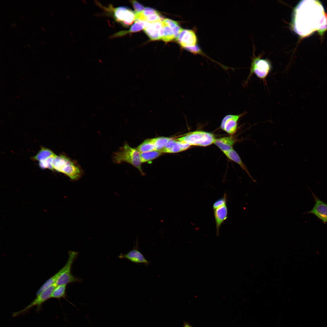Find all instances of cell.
<instances>
[{
  "label": "cell",
  "instance_id": "obj_1",
  "mask_svg": "<svg viewBox=\"0 0 327 327\" xmlns=\"http://www.w3.org/2000/svg\"><path fill=\"white\" fill-rule=\"evenodd\" d=\"M291 27L299 36H307L318 31L327 30V15L321 4L316 0H302L294 8Z\"/></svg>",
  "mask_w": 327,
  "mask_h": 327
},
{
  "label": "cell",
  "instance_id": "obj_2",
  "mask_svg": "<svg viewBox=\"0 0 327 327\" xmlns=\"http://www.w3.org/2000/svg\"><path fill=\"white\" fill-rule=\"evenodd\" d=\"M95 2L96 4L103 9L105 15L111 17L116 22L124 27L129 26L135 20V13L128 8L124 6L115 7L111 4L105 7L99 2Z\"/></svg>",
  "mask_w": 327,
  "mask_h": 327
},
{
  "label": "cell",
  "instance_id": "obj_3",
  "mask_svg": "<svg viewBox=\"0 0 327 327\" xmlns=\"http://www.w3.org/2000/svg\"><path fill=\"white\" fill-rule=\"evenodd\" d=\"M53 167V171L62 173L73 180H78L82 175V171L79 167L70 158L63 154L55 155Z\"/></svg>",
  "mask_w": 327,
  "mask_h": 327
},
{
  "label": "cell",
  "instance_id": "obj_4",
  "mask_svg": "<svg viewBox=\"0 0 327 327\" xmlns=\"http://www.w3.org/2000/svg\"><path fill=\"white\" fill-rule=\"evenodd\" d=\"M113 160L116 164L127 163L137 168L142 174H144L142 169L140 152L127 143H125L118 151L114 153Z\"/></svg>",
  "mask_w": 327,
  "mask_h": 327
},
{
  "label": "cell",
  "instance_id": "obj_5",
  "mask_svg": "<svg viewBox=\"0 0 327 327\" xmlns=\"http://www.w3.org/2000/svg\"><path fill=\"white\" fill-rule=\"evenodd\" d=\"M177 139L186 143L190 146L205 147L214 144L216 138L214 135L210 133L196 130L189 132Z\"/></svg>",
  "mask_w": 327,
  "mask_h": 327
},
{
  "label": "cell",
  "instance_id": "obj_6",
  "mask_svg": "<svg viewBox=\"0 0 327 327\" xmlns=\"http://www.w3.org/2000/svg\"><path fill=\"white\" fill-rule=\"evenodd\" d=\"M68 258L65 265L60 269V274L55 283L56 286L66 285L73 283L80 282L82 280L74 276L71 273L72 265L78 257V253L69 250L68 253Z\"/></svg>",
  "mask_w": 327,
  "mask_h": 327
},
{
  "label": "cell",
  "instance_id": "obj_7",
  "mask_svg": "<svg viewBox=\"0 0 327 327\" xmlns=\"http://www.w3.org/2000/svg\"><path fill=\"white\" fill-rule=\"evenodd\" d=\"M261 57V55L257 57L253 56L252 59L249 74L246 83H247L253 74L260 79L266 80L271 70L272 65L269 61L262 58Z\"/></svg>",
  "mask_w": 327,
  "mask_h": 327
},
{
  "label": "cell",
  "instance_id": "obj_8",
  "mask_svg": "<svg viewBox=\"0 0 327 327\" xmlns=\"http://www.w3.org/2000/svg\"><path fill=\"white\" fill-rule=\"evenodd\" d=\"M56 286L54 284L43 290L36 295V297L29 305L21 310L13 312L12 316L15 317L24 314L35 307H36V311L39 312L43 304L51 298L52 292Z\"/></svg>",
  "mask_w": 327,
  "mask_h": 327
},
{
  "label": "cell",
  "instance_id": "obj_9",
  "mask_svg": "<svg viewBox=\"0 0 327 327\" xmlns=\"http://www.w3.org/2000/svg\"><path fill=\"white\" fill-rule=\"evenodd\" d=\"M315 201V204L310 210L304 214H312L325 224L327 223V204L320 200L311 190Z\"/></svg>",
  "mask_w": 327,
  "mask_h": 327
},
{
  "label": "cell",
  "instance_id": "obj_10",
  "mask_svg": "<svg viewBox=\"0 0 327 327\" xmlns=\"http://www.w3.org/2000/svg\"><path fill=\"white\" fill-rule=\"evenodd\" d=\"M176 40L184 48L197 44V37L194 29H183Z\"/></svg>",
  "mask_w": 327,
  "mask_h": 327
},
{
  "label": "cell",
  "instance_id": "obj_11",
  "mask_svg": "<svg viewBox=\"0 0 327 327\" xmlns=\"http://www.w3.org/2000/svg\"><path fill=\"white\" fill-rule=\"evenodd\" d=\"M243 114H228L225 116L221 121V129L230 135L235 134L237 129L238 121Z\"/></svg>",
  "mask_w": 327,
  "mask_h": 327
},
{
  "label": "cell",
  "instance_id": "obj_12",
  "mask_svg": "<svg viewBox=\"0 0 327 327\" xmlns=\"http://www.w3.org/2000/svg\"><path fill=\"white\" fill-rule=\"evenodd\" d=\"M162 20L148 23L144 30L152 40L161 39L163 34V27Z\"/></svg>",
  "mask_w": 327,
  "mask_h": 327
},
{
  "label": "cell",
  "instance_id": "obj_13",
  "mask_svg": "<svg viewBox=\"0 0 327 327\" xmlns=\"http://www.w3.org/2000/svg\"><path fill=\"white\" fill-rule=\"evenodd\" d=\"M138 242L134 248L126 254L121 253L118 256L120 259H126L137 264H144L146 266L149 265L150 262L144 257L138 249Z\"/></svg>",
  "mask_w": 327,
  "mask_h": 327
},
{
  "label": "cell",
  "instance_id": "obj_14",
  "mask_svg": "<svg viewBox=\"0 0 327 327\" xmlns=\"http://www.w3.org/2000/svg\"><path fill=\"white\" fill-rule=\"evenodd\" d=\"M190 146L186 143L172 138L160 151L162 153H177L186 150Z\"/></svg>",
  "mask_w": 327,
  "mask_h": 327
},
{
  "label": "cell",
  "instance_id": "obj_15",
  "mask_svg": "<svg viewBox=\"0 0 327 327\" xmlns=\"http://www.w3.org/2000/svg\"><path fill=\"white\" fill-rule=\"evenodd\" d=\"M213 212L216 234L217 236H219L220 226L228 218V210L226 204L214 210Z\"/></svg>",
  "mask_w": 327,
  "mask_h": 327
},
{
  "label": "cell",
  "instance_id": "obj_16",
  "mask_svg": "<svg viewBox=\"0 0 327 327\" xmlns=\"http://www.w3.org/2000/svg\"><path fill=\"white\" fill-rule=\"evenodd\" d=\"M235 141L232 136L225 137L216 139L214 144L224 154L233 149Z\"/></svg>",
  "mask_w": 327,
  "mask_h": 327
},
{
  "label": "cell",
  "instance_id": "obj_17",
  "mask_svg": "<svg viewBox=\"0 0 327 327\" xmlns=\"http://www.w3.org/2000/svg\"><path fill=\"white\" fill-rule=\"evenodd\" d=\"M135 23L131 26L129 30L120 31L112 35L110 37L111 38L123 36L129 33H132L139 31L147 25L148 22L140 21L135 20Z\"/></svg>",
  "mask_w": 327,
  "mask_h": 327
},
{
  "label": "cell",
  "instance_id": "obj_18",
  "mask_svg": "<svg viewBox=\"0 0 327 327\" xmlns=\"http://www.w3.org/2000/svg\"><path fill=\"white\" fill-rule=\"evenodd\" d=\"M230 160L238 164L241 168L245 170L253 180H255L250 175L246 166L244 164L238 154L233 149L224 154Z\"/></svg>",
  "mask_w": 327,
  "mask_h": 327
},
{
  "label": "cell",
  "instance_id": "obj_19",
  "mask_svg": "<svg viewBox=\"0 0 327 327\" xmlns=\"http://www.w3.org/2000/svg\"><path fill=\"white\" fill-rule=\"evenodd\" d=\"M55 154L49 149L42 147L38 153L31 157V159L39 162L45 160Z\"/></svg>",
  "mask_w": 327,
  "mask_h": 327
},
{
  "label": "cell",
  "instance_id": "obj_20",
  "mask_svg": "<svg viewBox=\"0 0 327 327\" xmlns=\"http://www.w3.org/2000/svg\"><path fill=\"white\" fill-rule=\"evenodd\" d=\"M66 286L61 285L56 286L52 292L51 298L56 299L60 300L61 298H63L74 306V305L70 302L66 298L67 296L66 294Z\"/></svg>",
  "mask_w": 327,
  "mask_h": 327
},
{
  "label": "cell",
  "instance_id": "obj_21",
  "mask_svg": "<svg viewBox=\"0 0 327 327\" xmlns=\"http://www.w3.org/2000/svg\"><path fill=\"white\" fill-rule=\"evenodd\" d=\"M137 149L140 153L156 150L151 139L145 140L138 146Z\"/></svg>",
  "mask_w": 327,
  "mask_h": 327
},
{
  "label": "cell",
  "instance_id": "obj_22",
  "mask_svg": "<svg viewBox=\"0 0 327 327\" xmlns=\"http://www.w3.org/2000/svg\"><path fill=\"white\" fill-rule=\"evenodd\" d=\"M162 153L160 151L157 150L141 153V162L145 163L150 161L160 156Z\"/></svg>",
  "mask_w": 327,
  "mask_h": 327
},
{
  "label": "cell",
  "instance_id": "obj_23",
  "mask_svg": "<svg viewBox=\"0 0 327 327\" xmlns=\"http://www.w3.org/2000/svg\"><path fill=\"white\" fill-rule=\"evenodd\" d=\"M172 138L160 137L151 139L156 150L161 151Z\"/></svg>",
  "mask_w": 327,
  "mask_h": 327
},
{
  "label": "cell",
  "instance_id": "obj_24",
  "mask_svg": "<svg viewBox=\"0 0 327 327\" xmlns=\"http://www.w3.org/2000/svg\"><path fill=\"white\" fill-rule=\"evenodd\" d=\"M163 34L162 39L164 41L168 42L175 38L174 32L170 27L162 21Z\"/></svg>",
  "mask_w": 327,
  "mask_h": 327
},
{
  "label": "cell",
  "instance_id": "obj_25",
  "mask_svg": "<svg viewBox=\"0 0 327 327\" xmlns=\"http://www.w3.org/2000/svg\"><path fill=\"white\" fill-rule=\"evenodd\" d=\"M226 203L227 196L225 193L224 194L223 197L217 199L213 203V210L219 207L226 204Z\"/></svg>",
  "mask_w": 327,
  "mask_h": 327
},
{
  "label": "cell",
  "instance_id": "obj_26",
  "mask_svg": "<svg viewBox=\"0 0 327 327\" xmlns=\"http://www.w3.org/2000/svg\"><path fill=\"white\" fill-rule=\"evenodd\" d=\"M130 2L134 8L135 14L142 12L144 8V6L143 5L139 3L136 1L132 0L130 1Z\"/></svg>",
  "mask_w": 327,
  "mask_h": 327
},
{
  "label": "cell",
  "instance_id": "obj_27",
  "mask_svg": "<svg viewBox=\"0 0 327 327\" xmlns=\"http://www.w3.org/2000/svg\"><path fill=\"white\" fill-rule=\"evenodd\" d=\"M163 21L172 29L179 25L177 21L168 18L164 19Z\"/></svg>",
  "mask_w": 327,
  "mask_h": 327
},
{
  "label": "cell",
  "instance_id": "obj_28",
  "mask_svg": "<svg viewBox=\"0 0 327 327\" xmlns=\"http://www.w3.org/2000/svg\"><path fill=\"white\" fill-rule=\"evenodd\" d=\"M184 327H191L189 325L186 324L184 325Z\"/></svg>",
  "mask_w": 327,
  "mask_h": 327
}]
</instances>
